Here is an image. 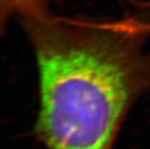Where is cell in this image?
<instances>
[{
	"label": "cell",
	"mask_w": 150,
	"mask_h": 149,
	"mask_svg": "<svg viewBox=\"0 0 150 149\" xmlns=\"http://www.w3.org/2000/svg\"><path fill=\"white\" fill-rule=\"evenodd\" d=\"M37 57V129L47 149H110L132 105L150 92V18L22 15Z\"/></svg>",
	"instance_id": "6da1fadb"
},
{
	"label": "cell",
	"mask_w": 150,
	"mask_h": 149,
	"mask_svg": "<svg viewBox=\"0 0 150 149\" xmlns=\"http://www.w3.org/2000/svg\"><path fill=\"white\" fill-rule=\"evenodd\" d=\"M46 0H0V30L12 16L24 15L34 9L43 7Z\"/></svg>",
	"instance_id": "7a4b0ae2"
}]
</instances>
